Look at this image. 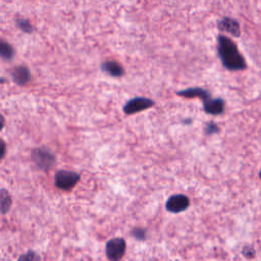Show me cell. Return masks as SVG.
Instances as JSON below:
<instances>
[{
  "instance_id": "obj_2",
  "label": "cell",
  "mask_w": 261,
  "mask_h": 261,
  "mask_svg": "<svg viewBox=\"0 0 261 261\" xmlns=\"http://www.w3.org/2000/svg\"><path fill=\"white\" fill-rule=\"evenodd\" d=\"M32 160L39 169L48 171L54 166L56 158L50 149L39 147L32 151Z\"/></svg>"
},
{
  "instance_id": "obj_19",
  "label": "cell",
  "mask_w": 261,
  "mask_h": 261,
  "mask_svg": "<svg viewBox=\"0 0 261 261\" xmlns=\"http://www.w3.org/2000/svg\"><path fill=\"white\" fill-rule=\"evenodd\" d=\"M184 123H185V124H191V123H192V119H191V118H189V119L187 118V119L184 120Z\"/></svg>"
},
{
  "instance_id": "obj_5",
  "label": "cell",
  "mask_w": 261,
  "mask_h": 261,
  "mask_svg": "<svg viewBox=\"0 0 261 261\" xmlns=\"http://www.w3.org/2000/svg\"><path fill=\"white\" fill-rule=\"evenodd\" d=\"M155 102L151 100L150 98L146 97H135L127 101L123 106V112L127 115L134 114L140 111H143L145 109L153 107Z\"/></svg>"
},
{
  "instance_id": "obj_10",
  "label": "cell",
  "mask_w": 261,
  "mask_h": 261,
  "mask_svg": "<svg viewBox=\"0 0 261 261\" xmlns=\"http://www.w3.org/2000/svg\"><path fill=\"white\" fill-rule=\"evenodd\" d=\"M101 69L112 77H120L124 74L123 67L114 60L104 61L101 65Z\"/></svg>"
},
{
  "instance_id": "obj_11",
  "label": "cell",
  "mask_w": 261,
  "mask_h": 261,
  "mask_svg": "<svg viewBox=\"0 0 261 261\" xmlns=\"http://www.w3.org/2000/svg\"><path fill=\"white\" fill-rule=\"evenodd\" d=\"M204 110L206 113L211 115H218L224 111V101L221 98L210 99L204 103Z\"/></svg>"
},
{
  "instance_id": "obj_16",
  "label": "cell",
  "mask_w": 261,
  "mask_h": 261,
  "mask_svg": "<svg viewBox=\"0 0 261 261\" xmlns=\"http://www.w3.org/2000/svg\"><path fill=\"white\" fill-rule=\"evenodd\" d=\"M218 130H219V128H218L217 124L214 123L213 121H209L208 123H206L205 129H204L205 134L208 135V136L213 135V134H216V133H218Z\"/></svg>"
},
{
  "instance_id": "obj_15",
  "label": "cell",
  "mask_w": 261,
  "mask_h": 261,
  "mask_svg": "<svg viewBox=\"0 0 261 261\" xmlns=\"http://www.w3.org/2000/svg\"><path fill=\"white\" fill-rule=\"evenodd\" d=\"M17 261H41L40 256L34 251H28L24 254H21Z\"/></svg>"
},
{
  "instance_id": "obj_20",
  "label": "cell",
  "mask_w": 261,
  "mask_h": 261,
  "mask_svg": "<svg viewBox=\"0 0 261 261\" xmlns=\"http://www.w3.org/2000/svg\"><path fill=\"white\" fill-rule=\"evenodd\" d=\"M259 176H260V178H261V170H260V173H259Z\"/></svg>"
},
{
  "instance_id": "obj_13",
  "label": "cell",
  "mask_w": 261,
  "mask_h": 261,
  "mask_svg": "<svg viewBox=\"0 0 261 261\" xmlns=\"http://www.w3.org/2000/svg\"><path fill=\"white\" fill-rule=\"evenodd\" d=\"M0 202H1V212L2 214H5L10 209L12 200L8 191L5 190L4 188H2L0 191Z\"/></svg>"
},
{
  "instance_id": "obj_9",
  "label": "cell",
  "mask_w": 261,
  "mask_h": 261,
  "mask_svg": "<svg viewBox=\"0 0 261 261\" xmlns=\"http://www.w3.org/2000/svg\"><path fill=\"white\" fill-rule=\"evenodd\" d=\"M218 29L222 32H226L229 33L230 35H232L233 37H239L240 36V25L239 22L228 16H224L222 17L219 21H218Z\"/></svg>"
},
{
  "instance_id": "obj_17",
  "label": "cell",
  "mask_w": 261,
  "mask_h": 261,
  "mask_svg": "<svg viewBox=\"0 0 261 261\" xmlns=\"http://www.w3.org/2000/svg\"><path fill=\"white\" fill-rule=\"evenodd\" d=\"M132 234L137 240H145L146 239V230L141 227H136L132 230Z\"/></svg>"
},
{
  "instance_id": "obj_1",
  "label": "cell",
  "mask_w": 261,
  "mask_h": 261,
  "mask_svg": "<svg viewBox=\"0 0 261 261\" xmlns=\"http://www.w3.org/2000/svg\"><path fill=\"white\" fill-rule=\"evenodd\" d=\"M217 53L222 65L228 70L239 71L247 67L246 61L234 42L224 35H218L217 37Z\"/></svg>"
},
{
  "instance_id": "obj_8",
  "label": "cell",
  "mask_w": 261,
  "mask_h": 261,
  "mask_svg": "<svg viewBox=\"0 0 261 261\" xmlns=\"http://www.w3.org/2000/svg\"><path fill=\"white\" fill-rule=\"evenodd\" d=\"M11 77L15 84L19 86H24L31 80L30 69L25 65L20 64L12 69Z\"/></svg>"
},
{
  "instance_id": "obj_12",
  "label": "cell",
  "mask_w": 261,
  "mask_h": 261,
  "mask_svg": "<svg viewBox=\"0 0 261 261\" xmlns=\"http://www.w3.org/2000/svg\"><path fill=\"white\" fill-rule=\"evenodd\" d=\"M0 54L3 60H11L14 56V50L12 46L4 40L0 41Z\"/></svg>"
},
{
  "instance_id": "obj_4",
  "label": "cell",
  "mask_w": 261,
  "mask_h": 261,
  "mask_svg": "<svg viewBox=\"0 0 261 261\" xmlns=\"http://www.w3.org/2000/svg\"><path fill=\"white\" fill-rule=\"evenodd\" d=\"M126 243L123 238H112L105 245V255L109 261H119L124 256Z\"/></svg>"
},
{
  "instance_id": "obj_3",
  "label": "cell",
  "mask_w": 261,
  "mask_h": 261,
  "mask_svg": "<svg viewBox=\"0 0 261 261\" xmlns=\"http://www.w3.org/2000/svg\"><path fill=\"white\" fill-rule=\"evenodd\" d=\"M80 174L71 170H58L54 174V184L57 189L69 191L80 181Z\"/></svg>"
},
{
  "instance_id": "obj_7",
  "label": "cell",
  "mask_w": 261,
  "mask_h": 261,
  "mask_svg": "<svg viewBox=\"0 0 261 261\" xmlns=\"http://www.w3.org/2000/svg\"><path fill=\"white\" fill-rule=\"evenodd\" d=\"M176 95H178L180 97H184V98H187V99L199 98L203 101V104L211 99L210 93L207 90H205L203 88H199V87L188 88V89L178 91V92H176Z\"/></svg>"
},
{
  "instance_id": "obj_18",
  "label": "cell",
  "mask_w": 261,
  "mask_h": 261,
  "mask_svg": "<svg viewBox=\"0 0 261 261\" xmlns=\"http://www.w3.org/2000/svg\"><path fill=\"white\" fill-rule=\"evenodd\" d=\"M1 144H2V158H3L5 155V143L3 140H1Z\"/></svg>"
},
{
  "instance_id": "obj_14",
  "label": "cell",
  "mask_w": 261,
  "mask_h": 261,
  "mask_svg": "<svg viewBox=\"0 0 261 261\" xmlns=\"http://www.w3.org/2000/svg\"><path fill=\"white\" fill-rule=\"evenodd\" d=\"M15 23H16L17 28H18L19 30H21L23 33L30 34V33L33 32V25L31 24V22H30L27 18L18 17V18H16Z\"/></svg>"
},
{
  "instance_id": "obj_6",
  "label": "cell",
  "mask_w": 261,
  "mask_h": 261,
  "mask_svg": "<svg viewBox=\"0 0 261 261\" xmlns=\"http://www.w3.org/2000/svg\"><path fill=\"white\" fill-rule=\"evenodd\" d=\"M190 206V199L184 194H175L170 196L166 203L165 209L171 213H179L188 209Z\"/></svg>"
}]
</instances>
